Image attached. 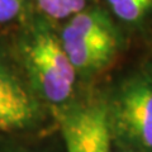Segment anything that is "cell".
<instances>
[{
  "mask_svg": "<svg viewBox=\"0 0 152 152\" xmlns=\"http://www.w3.org/2000/svg\"><path fill=\"white\" fill-rule=\"evenodd\" d=\"M28 61L36 81L50 102L62 103L70 96L76 70L61 41L48 32L38 33L28 48Z\"/></svg>",
  "mask_w": 152,
  "mask_h": 152,
  "instance_id": "cell-1",
  "label": "cell"
},
{
  "mask_svg": "<svg viewBox=\"0 0 152 152\" xmlns=\"http://www.w3.org/2000/svg\"><path fill=\"white\" fill-rule=\"evenodd\" d=\"M61 123L67 152H109L110 127L104 104L79 105L66 113Z\"/></svg>",
  "mask_w": 152,
  "mask_h": 152,
  "instance_id": "cell-2",
  "label": "cell"
},
{
  "mask_svg": "<svg viewBox=\"0 0 152 152\" xmlns=\"http://www.w3.org/2000/svg\"><path fill=\"white\" fill-rule=\"evenodd\" d=\"M122 131L141 146L152 148V88L145 83L129 85L115 108Z\"/></svg>",
  "mask_w": 152,
  "mask_h": 152,
  "instance_id": "cell-3",
  "label": "cell"
},
{
  "mask_svg": "<svg viewBox=\"0 0 152 152\" xmlns=\"http://www.w3.org/2000/svg\"><path fill=\"white\" fill-rule=\"evenodd\" d=\"M36 113L31 96L15 79L0 70V128L24 127Z\"/></svg>",
  "mask_w": 152,
  "mask_h": 152,
  "instance_id": "cell-4",
  "label": "cell"
},
{
  "mask_svg": "<svg viewBox=\"0 0 152 152\" xmlns=\"http://www.w3.org/2000/svg\"><path fill=\"white\" fill-rule=\"evenodd\" d=\"M61 45L75 70H95L112 60L117 50V42L94 41L85 38L65 27Z\"/></svg>",
  "mask_w": 152,
  "mask_h": 152,
  "instance_id": "cell-5",
  "label": "cell"
},
{
  "mask_svg": "<svg viewBox=\"0 0 152 152\" xmlns=\"http://www.w3.org/2000/svg\"><path fill=\"white\" fill-rule=\"evenodd\" d=\"M108 5L118 19L136 24L152 12V0H107Z\"/></svg>",
  "mask_w": 152,
  "mask_h": 152,
  "instance_id": "cell-6",
  "label": "cell"
},
{
  "mask_svg": "<svg viewBox=\"0 0 152 152\" xmlns=\"http://www.w3.org/2000/svg\"><path fill=\"white\" fill-rule=\"evenodd\" d=\"M37 4L46 15L53 19H64L69 17L64 0H37Z\"/></svg>",
  "mask_w": 152,
  "mask_h": 152,
  "instance_id": "cell-7",
  "label": "cell"
},
{
  "mask_svg": "<svg viewBox=\"0 0 152 152\" xmlns=\"http://www.w3.org/2000/svg\"><path fill=\"white\" fill-rule=\"evenodd\" d=\"M26 0H0V23L10 22L22 12Z\"/></svg>",
  "mask_w": 152,
  "mask_h": 152,
  "instance_id": "cell-8",
  "label": "cell"
},
{
  "mask_svg": "<svg viewBox=\"0 0 152 152\" xmlns=\"http://www.w3.org/2000/svg\"><path fill=\"white\" fill-rule=\"evenodd\" d=\"M64 1L69 17L83 12L85 9V4H86V0H64Z\"/></svg>",
  "mask_w": 152,
  "mask_h": 152,
  "instance_id": "cell-9",
  "label": "cell"
}]
</instances>
